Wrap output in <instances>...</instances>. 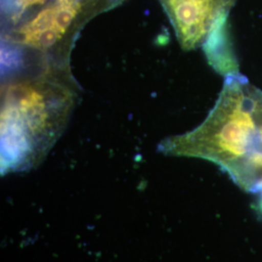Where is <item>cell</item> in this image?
I'll return each mask as SVG.
<instances>
[{
	"mask_svg": "<svg viewBox=\"0 0 262 262\" xmlns=\"http://www.w3.org/2000/svg\"><path fill=\"white\" fill-rule=\"evenodd\" d=\"M159 150L215 163L253 195L262 215V91L245 76L225 77L205 121L193 130L164 139Z\"/></svg>",
	"mask_w": 262,
	"mask_h": 262,
	"instance_id": "obj_1",
	"label": "cell"
},
{
	"mask_svg": "<svg viewBox=\"0 0 262 262\" xmlns=\"http://www.w3.org/2000/svg\"><path fill=\"white\" fill-rule=\"evenodd\" d=\"M77 90L66 67L51 66L15 81L3 91L1 174L33 168L45 159L66 128Z\"/></svg>",
	"mask_w": 262,
	"mask_h": 262,
	"instance_id": "obj_2",
	"label": "cell"
},
{
	"mask_svg": "<svg viewBox=\"0 0 262 262\" xmlns=\"http://www.w3.org/2000/svg\"><path fill=\"white\" fill-rule=\"evenodd\" d=\"M84 6V0H55L16 29L6 43L41 54H67Z\"/></svg>",
	"mask_w": 262,
	"mask_h": 262,
	"instance_id": "obj_3",
	"label": "cell"
},
{
	"mask_svg": "<svg viewBox=\"0 0 262 262\" xmlns=\"http://www.w3.org/2000/svg\"><path fill=\"white\" fill-rule=\"evenodd\" d=\"M181 47L195 50L221 23L227 20L235 0H159Z\"/></svg>",
	"mask_w": 262,
	"mask_h": 262,
	"instance_id": "obj_4",
	"label": "cell"
},
{
	"mask_svg": "<svg viewBox=\"0 0 262 262\" xmlns=\"http://www.w3.org/2000/svg\"><path fill=\"white\" fill-rule=\"evenodd\" d=\"M202 47L209 63L217 73L225 77L239 73L238 62L228 34L227 20L221 23L212 31Z\"/></svg>",
	"mask_w": 262,
	"mask_h": 262,
	"instance_id": "obj_5",
	"label": "cell"
},
{
	"mask_svg": "<svg viewBox=\"0 0 262 262\" xmlns=\"http://www.w3.org/2000/svg\"><path fill=\"white\" fill-rule=\"evenodd\" d=\"M48 0H4V11L10 14L14 21H17L28 9L38 5H43Z\"/></svg>",
	"mask_w": 262,
	"mask_h": 262,
	"instance_id": "obj_6",
	"label": "cell"
}]
</instances>
